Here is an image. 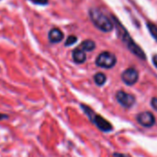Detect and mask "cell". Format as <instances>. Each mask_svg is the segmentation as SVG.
Here are the masks:
<instances>
[{
  "label": "cell",
  "instance_id": "obj_1",
  "mask_svg": "<svg viewBox=\"0 0 157 157\" xmlns=\"http://www.w3.org/2000/svg\"><path fill=\"white\" fill-rule=\"evenodd\" d=\"M113 24H114V28L117 30V33L120 37V39L122 40V42L125 44V46L128 48V50L134 54L135 56H137L139 59L141 60H146V54L144 52V50L132 40V36L130 35V33L127 31V29H125V27L120 22V20L115 17V16H111L110 17Z\"/></svg>",
  "mask_w": 157,
  "mask_h": 157
},
{
  "label": "cell",
  "instance_id": "obj_2",
  "mask_svg": "<svg viewBox=\"0 0 157 157\" xmlns=\"http://www.w3.org/2000/svg\"><path fill=\"white\" fill-rule=\"evenodd\" d=\"M89 17L94 26L103 32H110L114 29V24L110 17L106 16L98 8H90L88 11Z\"/></svg>",
  "mask_w": 157,
  "mask_h": 157
},
{
  "label": "cell",
  "instance_id": "obj_3",
  "mask_svg": "<svg viewBox=\"0 0 157 157\" xmlns=\"http://www.w3.org/2000/svg\"><path fill=\"white\" fill-rule=\"evenodd\" d=\"M81 109H83L84 113L88 117L90 121L97 126L98 130H100L103 132H109L113 130L112 124L108 121L106 119H104L102 116L97 114L92 109H90L88 106L85 104H81Z\"/></svg>",
  "mask_w": 157,
  "mask_h": 157
},
{
  "label": "cell",
  "instance_id": "obj_4",
  "mask_svg": "<svg viewBox=\"0 0 157 157\" xmlns=\"http://www.w3.org/2000/svg\"><path fill=\"white\" fill-rule=\"evenodd\" d=\"M117 63V58L115 54H113L110 52H102L98 54V56L96 59V64L98 67L110 69L115 66Z\"/></svg>",
  "mask_w": 157,
  "mask_h": 157
},
{
  "label": "cell",
  "instance_id": "obj_5",
  "mask_svg": "<svg viewBox=\"0 0 157 157\" xmlns=\"http://www.w3.org/2000/svg\"><path fill=\"white\" fill-rule=\"evenodd\" d=\"M116 99L118 103L125 109L132 108L136 102V98L132 94L127 93L123 90H120L116 93Z\"/></svg>",
  "mask_w": 157,
  "mask_h": 157
},
{
  "label": "cell",
  "instance_id": "obj_6",
  "mask_svg": "<svg viewBox=\"0 0 157 157\" xmlns=\"http://www.w3.org/2000/svg\"><path fill=\"white\" fill-rule=\"evenodd\" d=\"M121 80L127 86H133L139 80V73L135 68H127L121 74Z\"/></svg>",
  "mask_w": 157,
  "mask_h": 157
},
{
  "label": "cell",
  "instance_id": "obj_7",
  "mask_svg": "<svg viewBox=\"0 0 157 157\" xmlns=\"http://www.w3.org/2000/svg\"><path fill=\"white\" fill-rule=\"evenodd\" d=\"M136 120L140 125L145 128H151L155 124V117L150 111L141 112L136 116Z\"/></svg>",
  "mask_w": 157,
  "mask_h": 157
},
{
  "label": "cell",
  "instance_id": "obj_8",
  "mask_svg": "<svg viewBox=\"0 0 157 157\" xmlns=\"http://www.w3.org/2000/svg\"><path fill=\"white\" fill-rule=\"evenodd\" d=\"M48 38H49V40L52 43H58V42H60V41L63 40V33L59 29L53 28V29H52L49 31Z\"/></svg>",
  "mask_w": 157,
  "mask_h": 157
},
{
  "label": "cell",
  "instance_id": "obj_9",
  "mask_svg": "<svg viewBox=\"0 0 157 157\" xmlns=\"http://www.w3.org/2000/svg\"><path fill=\"white\" fill-rule=\"evenodd\" d=\"M72 57H73V60L75 63H84L86 60V52L83 51L80 47L75 49L73 51V53H72Z\"/></svg>",
  "mask_w": 157,
  "mask_h": 157
},
{
  "label": "cell",
  "instance_id": "obj_10",
  "mask_svg": "<svg viewBox=\"0 0 157 157\" xmlns=\"http://www.w3.org/2000/svg\"><path fill=\"white\" fill-rule=\"evenodd\" d=\"M83 51L85 52H92L96 49V43L94 40H84L81 45L79 46Z\"/></svg>",
  "mask_w": 157,
  "mask_h": 157
},
{
  "label": "cell",
  "instance_id": "obj_11",
  "mask_svg": "<svg viewBox=\"0 0 157 157\" xmlns=\"http://www.w3.org/2000/svg\"><path fill=\"white\" fill-rule=\"evenodd\" d=\"M94 81H95L96 85L101 86H103V85L106 83V81H107V76H106V75L103 74V73H100V72H99V73H97V74L94 75Z\"/></svg>",
  "mask_w": 157,
  "mask_h": 157
},
{
  "label": "cell",
  "instance_id": "obj_12",
  "mask_svg": "<svg viewBox=\"0 0 157 157\" xmlns=\"http://www.w3.org/2000/svg\"><path fill=\"white\" fill-rule=\"evenodd\" d=\"M147 29L150 32V34L152 35V37L157 41V26L155 24L152 23V22H147L146 23Z\"/></svg>",
  "mask_w": 157,
  "mask_h": 157
},
{
  "label": "cell",
  "instance_id": "obj_13",
  "mask_svg": "<svg viewBox=\"0 0 157 157\" xmlns=\"http://www.w3.org/2000/svg\"><path fill=\"white\" fill-rule=\"evenodd\" d=\"M77 37H75V35H70L67 39H66V40H65V43H64V45L65 46H72V45H74L75 43H76V41H77Z\"/></svg>",
  "mask_w": 157,
  "mask_h": 157
},
{
  "label": "cell",
  "instance_id": "obj_14",
  "mask_svg": "<svg viewBox=\"0 0 157 157\" xmlns=\"http://www.w3.org/2000/svg\"><path fill=\"white\" fill-rule=\"evenodd\" d=\"M29 1L32 2L33 4L40 5V6H45L49 3V0H29Z\"/></svg>",
  "mask_w": 157,
  "mask_h": 157
},
{
  "label": "cell",
  "instance_id": "obj_15",
  "mask_svg": "<svg viewBox=\"0 0 157 157\" xmlns=\"http://www.w3.org/2000/svg\"><path fill=\"white\" fill-rule=\"evenodd\" d=\"M151 105L154 108V109H155L157 111V98H153L151 100Z\"/></svg>",
  "mask_w": 157,
  "mask_h": 157
},
{
  "label": "cell",
  "instance_id": "obj_16",
  "mask_svg": "<svg viewBox=\"0 0 157 157\" xmlns=\"http://www.w3.org/2000/svg\"><path fill=\"white\" fill-rule=\"evenodd\" d=\"M113 157H131V155L126 154H121V153H114Z\"/></svg>",
  "mask_w": 157,
  "mask_h": 157
},
{
  "label": "cell",
  "instance_id": "obj_17",
  "mask_svg": "<svg viewBox=\"0 0 157 157\" xmlns=\"http://www.w3.org/2000/svg\"><path fill=\"white\" fill-rule=\"evenodd\" d=\"M153 63H154V65L156 67L157 69V54H155L153 56Z\"/></svg>",
  "mask_w": 157,
  "mask_h": 157
},
{
  "label": "cell",
  "instance_id": "obj_18",
  "mask_svg": "<svg viewBox=\"0 0 157 157\" xmlns=\"http://www.w3.org/2000/svg\"><path fill=\"white\" fill-rule=\"evenodd\" d=\"M6 119H8V116H7V115H6V114L0 113V121L6 120Z\"/></svg>",
  "mask_w": 157,
  "mask_h": 157
}]
</instances>
